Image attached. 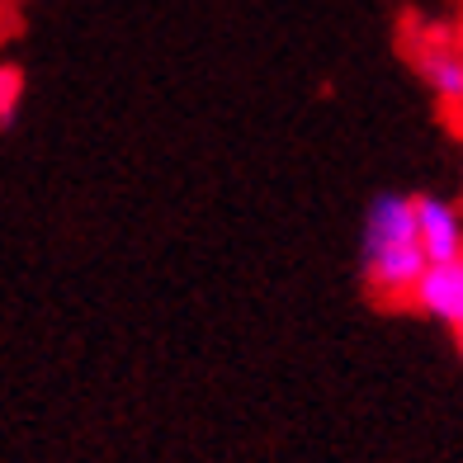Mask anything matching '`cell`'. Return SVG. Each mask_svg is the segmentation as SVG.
Segmentation results:
<instances>
[{"mask_svg": "<svg viewBox=\"0 0 463 463\" xmlns=\"http://www.w3.org/2000/svg\"><path fill=\"white\" fill-rule=\"evenodd\" d=\"M426 269V256L416 246V213L407 194H383L373 199L364 218V279L378 298L402 303Z\"/></svg>", "mask_w": 463, "mask_h": 463, "instance_id": "obj_1", "label": "cell"}, {"mask_svg": "<svg viewBox=\"0 0 463 463\" xmlns=\"http://www.w3.org/2000/svg\"><path fill=\"white\" fill-rule=\"evenodd\" d=\"M411 213H416V246L426 256V265L463 260V222L449 199L420 194V199H411Z\"/></svg>", "mask_w": 463, "mask_h": 463, "instance_id": "obj_2", "label": "cell"}, {"mask_svg": "<svg viewBox=\"0 0 463 463\" xmlns=\"http://www.w3.org/2000/svg\"><path fill=\"white\" fill-rule=\"evenodd\" d=\"M416 307L435 317L439 326L458 331L463 326V260H445V265H426L420 279L411 288Z\"/></svg>", "mask_w": 463, "mask_h": 463, "instance_id": "obj_3", "label": "cell"}, {"mask_svg": "<svg viewBox=\"0 0 463 463\" xmlns=\"http://www.w3.org/2000/svg\"><path fill=\"white\" fill-rule=\"evenodd\" d=\"M420 76L430 80V90L439 95V104H454L463 99V57L454 48V38L445 33H435L426 48H420Z\"/></svg>", "mask_w": 463, "mask_h": 463, "instance_id": "obj_4", "label": "cell"}, {"mask_svg": "<svg viewBox=\"0 0 463 463\" xmlns=\"http://www.w3.org/2000/svg\"><path fill=\"white\" fill-rule=\"evenodd\" d=\"M19 90H24V80H19V71H14V67H0V123H5V118L14 114Z\"/></svg>", "mask_w": 463, "mask_h": 463, "instance_id": "obj_5", "label": "cell"}]
</instances>
